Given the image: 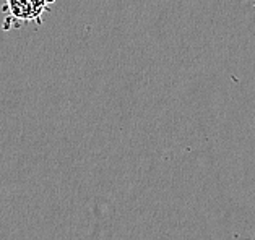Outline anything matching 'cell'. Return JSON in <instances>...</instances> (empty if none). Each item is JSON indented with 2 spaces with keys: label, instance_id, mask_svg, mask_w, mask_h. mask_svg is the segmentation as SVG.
Instances as JSON below:
<instances>
[{
  "label": "cell",
  "instance_id": "obj_1",
  "mask_svg": "<svg viewBox=\"0 0 255 240\" xmlns=\"http://www.w3.org/2000/svg\"><path fill=\"white\" fill-rule=\"evenodd\" d=\"M55 0H5L2 11L7 18H5L3 28L10 29L11 21L15 26L20 28L24 23H36L41 24L42 15L49 11V3H54Z\"/></svg>",
  "mask_w": 255,
  "mask_h": 240
}]
</instances>
